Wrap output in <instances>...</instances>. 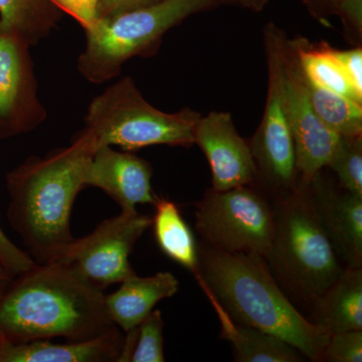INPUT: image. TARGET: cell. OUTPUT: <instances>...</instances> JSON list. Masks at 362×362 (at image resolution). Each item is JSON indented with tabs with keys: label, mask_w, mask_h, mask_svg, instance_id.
Here are the masks:
<instances>
[{
	"label": "cell",
	"mask_w": 362,
	"mask_h": 362,
	"mask_svg": "<svg viewBox=\"0 0 362 362\" xmlns=\"http://www.w3.org/2000/svg\"><path fill=\"white\" fill-rule=\"evenodd\" d=\"M114 326L103 290L66 264L35 263L11 279L0 294V342L58 337L83 341Z\"/></svg>",
	"instance_id": "6da1fadb"
},
{
	"label": "cell",
	"mask_w": 362,
	"mask_h": 362,
	"mask_svg": "<svg viewBox=\"0 0 362 362\" xmlns=\"http://www.w3.org/2000/svg\"><path fill=\"white\" fill-rule=\"evenodd\" d=\"M94 154L80 134L70 146L30 156L6 175V218L37 264L52 263L75 238L71 214Z\"/></svg>",
	"instance_id": "7a4b0ae2"
},
{
	"label": "cell",
	"mask_w": 362,
	"mask_h": 362,
	"mask_svg": "<svg viewBox=\"0 0 362 362\" xmlns=\"http://www.w3.org/2000/svg\"><path fill=\"white\" fill-rule=\"evenodd\" d=\"M199 259L197 283L211 304L235 323L276 335L305 358L322 361L329 335L286 296L264 257L221 251L202 243Z\"/></svg>",
	"instance_id": "3957f363"
},
{
	"label": "cell",
	"mask_w": 362,
	"mask_h": 362,
	"mask_svg": "<svg viewBox=\"0 0 362 362\" xmlns=\"http://www.w3.org/2000/svg\"><path fill=\"white\" fill-rule=\"evenodd\" d=\"M271 199L274 235L264 259L290 301L312 311L344 267L303 183L298 182L296 189Z\"/></svg>",
	"instance_id": "277c9868"
},
{
	"label": "cell",
	"mask_w": 362,
	"mask_h": 362,
	"mask_svg": "<svg viewBox=\"0 0 362 362\" xmlns=\"http://www.w3.org/2000/svg\"><path fill=\"white\" fill-rule=\"evenodd\" d=\"M201 116L190 108L175 113L158 110L144 99L132 78L124 77L93 99L78 134L94 152L104 146L131 152L152 145L188 148L194 145Z\"/></svg>",
	"instance_id": "5b68a950"
},
{
	"label": "cell",
	"mask_w": 362,
	"mask_h": 362,
	"mask_svg": "<svg viewBox=\"0 0 362 362\" xmlns=\"http://www.w3.org/2000/svg\"><path fill=\"white\" fill-rule=\"evenodd\" d=\"M218 6V0H161L98 18L85 30L87 44L78 57V70L92 84L109 82L130 59L153 54L169 30Z\"/></svg>",
	"instance_id": "8992f818"
},
{
	"label": "cell",
	"mask_w": 362,
	"mask_h": 362,
	"mask_svg": "<svg viewBox=\"0 0 362 362\" xmlns=\"http://www.w3.org/2000/svg\"><path fill=\"white\" fill-rule=\"evenodd\" d=\"M287 35L275 23L264 28V45L268 68L265 110L258 129L247 140L257 168L255 185L270 199L296 189V153L285 99L283 52Z\"/></svg>",
	"instance_id": "52a82bcc"
},
{
	"label": "cell",
	"mask_w": 362,
	"mask_h": 362,
	"mask_svg": "<svg viewBox=\"0 0 362 362\" xmlns=\"http://www.w3.org/2000/svg\"><path fill=\"white\" fill-rule=\"evenodd\" d=\"M195 230L202 243L228 252L265 257L274 235L272 199L255 185L214 190L195 204Z\"/></svg>",
	"instance_id": "ba28073f"
},
{
	"label": "cell",
	"mask_w": 362,
	"mask_h": 362,
	"mask_svg": "<svg viewBox=\"0 0 362 362\" xmlns=\"http://www.w3.org/2000/svg\"><path fill=\"white\" fill-rule=\"evenodd\" d=\"M151 223L152 218L137 209L121 211L99 223L89 235L75 238L54 262L71 266L90 284L104 290L136 274L129 257Z\"/></svg>",
	"instance_id": "9c48e42d"
},
{
	"label": "cell",
	"mask_w": 362,
	"mask_h": 362,
	"mask_svg": "<svg viewBox=\"0 0 362 362\" xmlns=\"http://www.w3.org/2000/svg\"><path fill=\"white\" fill-rule=\"evenodd\" d=\"M23 33L0 25V141L37 129L47 119Z\"/></svg>",
	"instance_id": "30bf717a"
},
{
	"label": "cell",
	"mask_w": 362,
	"mask_h": 362,
	"mask_svg": "<svg viewBox=\"0 0 362 362\" xmlns=\"http://www.w3.org/2000/svg\"><path fill=\"white\" fill-rule=\"evenodd\" d=\"M285 99L291 127L298 182L308 185L324 168L339 141V135L320 120L307 96L303 73L298 61L294 40L286 39L283 52Z\"/></svg>",
	"instance_id": "8fae6325"
},
{
	"label": "cell",
	"mask_w": 362,
	"mask_h": 362,
	"mask_svg": "<svg viewBox=\"0 0 362 362\" xmlns=\"http://www.w3.org/2000/svg\"><path fill=\"white\" fill-rule=\"evenodd\" d=\"M194 144L206 156L214 190L255 185L257 168L247 140L235 129L232 114L211 112L194 128Z\"/></svg>",
	"instance_id": "7c38bea8"
},
{
	"label": "cell",
	"mask_w": 362,
	"mask_h": 362,
	"mask_svg": "<svg viewBox=\"0 0 362 362\" xmlns=\"http://www.w3.org/2000/svg\"><path fill=\"white\" fill-rule=\"evenodd\" d=\"M322 171L303 185L343 267L362 268V197L326 180Z\"/></svg>",
	"instance_id": "4fadbf2b"
},
{
	"label": "cell",
	"mask_w": 362,
	"mask_h": 362,
	"mask_svg": "<svg viewBox=\"0 0 362 362\" xmlns=\"http://www.w3.org/2000/svg\"><path fill=\"white\" fill-rule=\"evenodd\" d=\"M151 164L131 151L100 147L93 154L86 185L103 190L121 211H136L138 204L154 206L158 197L152 189Z\"/></svg>",
	"instance_id": "5bb4252c"
},
{
	"label": "cell",
	"mask_w": 362,
	"mask_h": 362,
	"mask_svg": "<svg viewBox=\"0 0 362 362\" xmlns=\"http://www.w3.org/2000/svg\"><path fill=\"white\" fill-rule=\"evenodd\" d=\"M123 343L124 335L117 326L100 337L64 344L49 340L0 342V362H118Z\"/></svg>",
	"instance_id": "9a60e30c"
},
{
	"label": "cell",
	"mask_w": 362,
	"mask_h": 362,
	"mask_svg": "<svg viewBox=\"0 0 362 362\" xmlns=\"http://www.w3.org/2000/svg\"><path fill=\"white\" fill-rule=\"evenodd\" d=\"M117 291L105 294L107 313L112 322L128 332L146 318L161 300L175 296L180 283L169 272H159L151 277L136 274L120 283Z\"/></svg>",
	"instance_id": "2e32d148"
},
{
	"label": "cell",
	"mask_w": 362,
	"mask_h": 362,
	"mask_svg": "<svg viewBox=\"0 0 362 362\" xmlns=\"http://www.w3.org/2000/svg\"><path fill=\"white\" fill-rule=\"evenodd\" d=\"M309 320L328 335L362 330V268H344L314 305Z\"/></svg>",
	"instance_id": "e0dca14e"
},
{
	"label": "cell",
	"mask_w": 362,
	"mask_h": 362,
	"mask_svg": "<svg viewBox=\"0 0 362 362\" xmlns=\"http://www.w3.org/2000/svg\"><path fill=\"white\" fill-rule=\"evenodd\" d=\"M211 305L221 322V338L232 344L235 361H304V356L289 343L265 331L235 323L220 306Z\"/></svg>",
	"instance_id": "ac0fdd59"
},
{
	"label": "cell",
	"mask_w": 362,
	"mask_h": 362,
	"mask_svg": "<svg viewBox=\"0 0 362 362\" xmlns=\"http://www.w3.org/2000/svg\"><path fill=\"white\" fill-rule=\"evenodd\" d=\"M153 206L156 214L152 218L151 226L159 249L199 280V246L177 204L158 197Z\"/></svg>",
	"instance_id": "d6986e66"
},
{
	"label": "cell",
	"mask_w": 362,
	"mask_h": 362,
	"mask_svg": "<svg viewBox=\"0 0 362 362\" xmlns=\"http://www.w3.org/2000/svg\"><path fill=\"white\" fill-rule=\"evenodd\" d=\"M294 40L300 68L305 77L311 83L337 93L362 105V97L359 96L350 84L334 49L327 42L311 44L304 37Z\"/></svg>",
	"instance_id": "ffe728a7"
},
{
	"label": "cell",
	"mask_w": 362,
	"mask_h": 362,
	"mask_svg": "<svg viewBox=\"0 0 362 362\" xmlns=\"http://www.w3.org/2000/svg\"><path fill=\"white\" fill-rule=\"evenodd\" d=\"M62 11L47 0H0V25L35 45L57 28Z\"/></svg>",
	"instance_id": "44dd1931"
},
{
	"label": "cell",
	"mask_w": 362,
	"mask_h": 362,
	"mask_svg": "<svg viewBox=\"0 0 362 362\" xmlns=\"http://www.w3.org/2000/svg\"><path fill=\"white\" fill-rule=\"evenodd\" d=\"M303 78L314 111L330 130L339 136L362 135V105L313 84L304 74Z\"/></svg>",
	"instance_id": "7402d4cb"
},
{
	"label": "cell",
	"mask_w": 362,
	"mask_h": 362,
	"mask_svg": "<svg viewBox=\"0 0 362 362\" xmlns=\"http://www.w3.org/2000/svg\"><path fill=\"white\" fill-rule=\"evenodd\" d=\"M164 322L153 310L139 325L125 332L118 362H164Z\"/></svg>",
	"instance_id": "603a6c76"
},
{
	"label": "cell",
	"mask_w": 362,
	"mask_h": 362,
	"mask_svg": "<svg viewBox=\"0 0 362 362\" xmlns=\"http://www.w3.org/2000/svg\"><path fill=\"white\" fill-rule=\"evenodd\" d=\"M327 168L337 175L340 187L362 197V135L339 136Z\"/></svg>",
	"instance_id": "cb8c5ba5"
},
{
	"label": "cell",
	"mask_w": 362,
	"mask_h": 362,
	"mask_svg": "<svg viewBox=\"0 0 362 362\" xmlns=\"http://www.w3.org/2000/svg\"><path fill=\"white\" fill-rule=\"evenodd\" d=\"M322 361L361 362L362 330L344 331L329 335Z\"/></svg>",
	"instance_id": "d4e9b609"
},
{
	"label": "cell",
	"mask_w": 362,
	"mask_h": 362,
	"mask_svg": "<svg viewBox=\"0 0 362 362\" xmlns=\"http://www.w3.org/2000/svg\"><path fill=\"white\" fill-rule=\"evenodd\" d=\"M35 264L28 252L13 244L0 226V266L7 274L11 278L16 277Z\"/></svg>",
	"instance_id": "484cf974"
},
{
	"label": "cell",
	"mask_w": 362,
	"mask_h": 362,
	"mask_svg": "<svg viewBox=\"0 0 362 362\" xmlns=\"http://www.w3.org/2000/svg\"><path fill=\"white\" fill-rule=\"evenodd\" d=\"M341 21L345 35L352 44L362 42V0H343L337 14Z\"/></svg>",
	"instance_id": "4316f807"
},
{
	"label": "cell",
	"mask_w": 362,
	"mask_h": 362,
	"mask_svg": "<svg viewBox=\"0 0 362 362\" xmlns=\"http://www.w3.org/2000/svg\"><path fill=\"white\" fill-rule=\"evenodd\" d=\"M59 11L70 14L84 30L94 25L98 20L99 0H47Z\"/></svg>",
	"instance_id": "83f0119b"
},
{
	"label": "cell",
	"mask_w": 362,
	"mask_h": 362,
	"mask_svg": "<svg viewBox=\"0 0 362 362\" xmlns=\"http://www.w3.org/2000/svg\"><path fill=\"white\" fill-rule=\"evenodd\" d=\"M335 54L345 71L350 84L357 94L362 97V49L356 45L354 49L340 51L334 49Z\"/></svg>",
	"instance_id": "f1b7e54d"
},
{
	"label": "cell",
	"mask_w": 362,
	"mask_h": 362,
	"mask_svg": "<svg viewBox=\"0 0 362 362\" xmlns=\"http://www.w3.org/2000/svg\"><path fill=\"white\" fill-rule=\"evenodd\" d=\"M161 0H99L98 18H109L124 11L150 6Z\"/></svg>",
	"instance_id": "f546056e"
},
{
	"label": "cell",
	"mask_w": 362,
	"mask_h": 362,
	"mask_svg": "<svg viewBox=\"0 0 362 362\" xmlns=\"http://www.w3.org/2000/svg\"><path fill=\"white\" fill-rule=\"evenodd\" d=\"M312 18L328 25V21L337 14L338 7L343 0H302Z\"/></svg>",
	"instance_id": "4dcf8cb0"
},
{
	"label": "cell",
	"mask_w": 362,
	"mask_h": 362,
	"mask_svg": "<svg viewBox=\"0 0 362 362\" xmlns=\"http://www.w3.org/2000/svg\"><path fill=\"white\" fill-rule=\"evenodd\" d=\"M218 1H220V4L240 7V8L247 9L254 13H259V11H263L273 0H218Z\"/></svg>",
	"instance_id": "1f68e13d"
},
{
	"label": "cell",
	"mask_w": 362,
	"mask_h": 362,
	"mask_svg": "<svg viewBox=\"0 0 362 362\" xmlns=\"http://www.w3.org/2000/svg\"><path fill=\"white\" fill-rule=\"evenodd\" d=\"M11 276L0 266V286H6L11 280Z\"/></svg>",
	"instance_id": "d6a6232c"
},
{
	"label": "cell",
	"mask_w": 362,
	"mask_h": 362,
	"mask_svg": "<svg viewBox=\"0 0 362 362\" xmlns=\"http://www.w3.org/2000/svg\"><path fill=\"white\" fill-rule=\"evenodd\" d=\"M2 289H4V288H2V287H0V294H1V292H2Z\"/></svg>",
	"instance_id": "836d02e7"
}]
</instances>
